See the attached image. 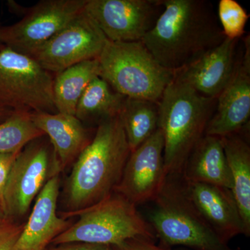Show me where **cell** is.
I'll list each match as a JSON object with an SVG mask.
<instances>
[{
    "label": "cell",
    "mask_w": 250,
    "mask_h": 250,
    "mask_svg": "<svg viewBox=\"0 0 250 250\" xmlns=\"http://www.w3.org/2000/svg\"><path fill=\"white\" fill-rule=\"evenodd\" d=\"M59 174L47 181L36 199L30 216L10 250H47L52 241L71 225L57 213Z\"/></svg>",
    "instance_id": "obj_16"
},
{
    "label": "cell",
    "mask_w": 250,
    "mask_h": 250,
    "mask_svg": "<svg viewBox=\"0 0 250 250\" xmlns=\"http://www.w3.org/2000/svg\"><path fill=\"white\" fill-rule=\"evenodd\" d=\"M182 182L189 200L222 241L228 243L238 235L246 236L231 190L210 184L189 183L183 179Z\"/></svg>",
    "instance_id": "obj_14"
},
{
    "label": "cell",
    "mask_w": 250,
    "mask_h": 250,
    "mask_svg": "<svg viewBox=\"0 0 250 250\" xmlns=\"http://www.w3.org/2000/svg\"><path fill=\"white\" fill-rule=\"evenodd\" d=\"M114 250H171L157 246L154 241L143 238L128 240L119 246H113Z\"/></svg>",
    "instance_id": "obj_27"
},
{
    "label": "cell",
    "mask_w": 250,
    "mask_h": 250,
    "mask_svg": "<svg viewBox=\"0 0 250 250\" xmlns=\"http://www.w3.org/2000/svg\"><path fill=\"white\" fill-rule=\"evenodd\" d=\"M0 27H1V25H0ZM4 46L2 45V44L0 42V49L4 48Z\"/></svg>",
    "instance_id": "obj_32"
},
{
    "label": "cell",
    "mask_w": 250,
    "mask_h": 250,
    "mask_svg": "<svg viewBox=\"0 0 250 250\" xmlns=\"http://www.w3.org/2000/svg\"><path fill=\"white\" fill-rule=\"evenodd\" d=\"M4 218L5 213L4 208H3V206L1 205V202H0V220H2V219Z\"/></svg>",
    "instance_id": "obj_30"
},
{
    "label": "cell",
    "mask_w": 250,
    "mask_h": 250,
    "mask_svg": "<svg viewBox=\"0 0 250 250\" xmlns=\"http://www.w3.org/2000/svg\"><path fill=\"white\" fill-rule=\"evenodd\" d=\"M224 151L232 177L231 189L246 236H250V147L239 134L223 138Z\"/></svg>",
    "instance_id": "obj_19"
},
{
    "label": "cell",
    "mask_w": 250,
    "mask_h": 250,
    "mask_svg": "<svg viewBox=\"0 0 250 250\" xmlns=\"http://www.w3.org/2000/svg\"><path fill=\"white\" fill-rule=\"evenodd\" d=\"M100 77L127 98L158 103L174 73L159 65L142 41H107L98 58Z\"/></svg>",
    "instance_id": "obj_5"
},
{
    "label": "cell",
    "mask_w": 250,
    "mask_h": 250,
    "mask_svg": "<svg viewBox=\"0 0 250 250\" xmlns=\"http://www.w3.org/2000/svg\"><path fill=\"white\" fill-rule=\"evenodd\" d=\"M20 152L0 153V202L2 206L5 187L15 161Z\"/></svg>",
    "instance_id": "obj_26"
},
{
    "label": "cell",
    "mask_w": 250,
    "mask_h": 250,
    "mask_svg": "<svg viewBox=\"0 0 250 250\" xmlns=\"http://www.w3.org/2000/svg\"><path fill=\"white\" fill-rule=\"evenodd\" d=\"M180 176L185 182L210 184L231 190L232 177L223 139L205 135L192 149Z\"/></svg>",
    "instance_id": "obj_18"
},
{
    "label": "cell",
    "mask_w": 250,
    "mask_h": 250,
    "mask_svg": "<svg viewBox=\"0 0 250 250\" xmlns=\"http://www.w3.org/2000/svg\"><path fill=\"white\" fill-rule=\"evenodd\" d=\"M52 73L29 56L0 49V105L17 111L58 113Z\"/></svg>",
    "instance_id": "obj_7"
},
{
    "label": "cell",
    "mask_w": 250,
    "mask_h": 250,
    "mask_svg": "<svg viewBox=\"0 0 250 250\" xmlns=\"http://www.w3.org/2000/svg\"><path fill=\"white\" fill-rule=\"evenodd\" d=\"M30 112L14 111L0 123V153H16L45 136L33 123Z\"/></svg>",
    "instance_id": "obj_23"
},
{
    "label": "cell",
    "mask_w": 250,
    "mask_h": 250,
    "mask_svg": "<svg viewBox=\"0 0 250 250\" xmlns=\"http://www.w3.org/2000/svg\"><path fill=\"white\" fill-rule=\"evenodd\" d=\"M14 112V110L10 109L9 108H6L0 105V123L6 120Z\"/></svg>",
    "instance_id": "obj_29"
},
{
    "label": "cell",
    "mask_w": 250,
    "mask_h": 250,
    "mask_svg": "<svg viewBox=\"0 0 250 250\" xmlns=\"http://www.w3.org/2000/svg\"><path fill=\"white\" fill-rule=\"evenodd\" d=\"M164 10L158 0H87L85 11L108 41H141Z\"/></svg>",
    "instance_id": "obj_11"
},
{
    "label": "cell",
    "mask_w": 250,
    "mask_h": 250,
    "mask_svg": "<svg viewBox=\"0 0 250 250\" xmlns=\"http://www.w3.org/2000/svg\"><path fill=\"white\" fill-rule=\"evenodd\" d=\"M130 154L119 116L99 123L93 139L77 158L67 180V213L85 209L110 196L121 181Z\"/></svg>",
    "instance_id": "obj_2"
},
{
    "label": "cell",
    "mask_w": 250,
    "mask_h": 250,
    "mask_svg": "<svg viewBox=\"0 0 250 250\" xmlns=\"http://www.w3.org/2000/svg\"><path fill=\"white\" fill-rule=\"evenodd\" d=\"M107 41L84 9L30 57L44 70L57 74L79 62L98 59Z\"/></svg>",
    "instance_id": "obj_10"
},
{
    "label": "cell",
    "mask_w": 250,
    "mask_h": 250,
    "mask_svg": "<svg viewBox=\"0 0 250 250\" xmlns=\"http://www.w3.org/2000/svg\"><path fill=\"white\" fill-rule=\"evenodd\" d=\"M34 140L18 154L10 172L3 197L5 217H22L51 177L61 170L48 145Z\"/></svg>",
    "instance_id": "obj_9"
},
{
    "label": "cell",
    "mask_w": 250,
    "mask_h": 250,
    "mask_svg": "<svg viewBox=\"0 0 250 250\" xmlns=\"http://www.w3.org/2000/svg\"><path fill=\"white\" fill-rule=\"evenodd\" d=\"M218 19L225 38L238 40L244 34L249 15L238 1L220 0L218 6Z\"/></svg>",
    "instance_id": "obj_24"
},
{
    "label": "cell",
    "mask_w": 250,
    "mask_h": 250,
    "mask_svg": "<svg viewBox=\"0 0 250 250\" xmlns=\"http://www.w3.org/2000/svg\"><path fill=\"white\" fill-rule=\"evenodd\" d=\"M216 100L197 93L175 77L166 87L158 103L166 176L182 174L192 149L205 135Z\"/></svg>",
    "instance_id": "obj_3"
},
{
    "label": "cell",
    "mask_w": 250,
    "mask_h": 250,
    "mask_svg": "<svg viewBox=\"0 0 250 250\" xmlns=\"http://www.w3.org/2000/svg\"><path fill=\"white\" fill-rule=\"evenodd\" d=\"M164 10L142 42L159 65L175 73L226 38L204 0H162Z\"/></svg>",
    "instance_id": "obj_1"
},
{
    "label": "cell",
    "mask_w": 250,
    "mask_h": 250,
    "mask_svg": "<svg viewBox=\"0 0 250 250\" xmlns=\"http://www.w3.org/2000/svg\"><path fill=\"white\" fill-rule=\"evenodd\" d=\"M79 215L80 219L52 241L55 246L70 243H88L117 246L136 238L155 240L149 224L136 206L113 192L96 205L64 218Z\"/></svg>",
    "instance_id": "obj_6"
},
{
    "label": "cell",
    "mask_w": 250,
    "mask_h": 250,
    "mask_svg": "<svg viewBox=\"0 0 250 250\" xmlns=\"http://www.w3.org/2000/svg\"><path fill=\"white\" fill-rule=\"evenodd\" d=\"M87 0H42L19 22L0 27V42L30 56L84 11Z\"/></svg>",
    "instance_id": "obj_8"
},
{
    "label": "cell",
    "mask_w": 250,
    "mask_h": 250,
    "mask_svg": "<svg viewBox=\"0 0 250 250\" xmlns=\"http://www.w3.org/2000/svg\"><path fill=\"white\" fill-rule=\"evenodd\" d=\"M176 250H192L187 249V248H178V249H177Z\"/></svg>",
    "instance_id": "obj_31"
},
{
    "label": "cell",
    "mask_w": 250,
    "mask_h": 250,
    "mask_svg": "<svg viewBox=\"0 0 250 250\" xmlns=\"http://www.w3.org/2000/svg\"><path fill=\"white\" fill-rule=\"evenodd\" d=\"M54 79V104L59 113L75 116L77 103L94 78L100 76L98 59L87 60L56 74Z\"/></svg>",
    "instance_id": "obj_20"
},
{
    "label": "cell",
    "mask_w": 250,
    "mask_h": 250,
    "mask_svg": "<svg viewBox=\"0 0 250 250\" xmlns=\"http://www.w3.org/2000/svg\"><path fill=\"white\" fill-rule=\"evenodd\" d=\"M164 140L160 129L131 152L114 192L137 205L152 202L165 182Z\"/></svg>",
    "instance_id": "obj_12"
},
{
    "label": "cell",
    "mask_w": 250,
    "mask_h": 250,
    "mask_svg": "<svg viewBox=\"0 0 250 250\" xmlns=\"http://www.w3.org/2000/svg\"><path fill=\"white\" fill-rule=\"evenodd\" d=\"M49 250H114L113 246L88 243H70L58 245Z\"/></svg>",
    "instance_id": "obj_28"
},
{
    "label": "cell",
    "mask_w": 250,
    "mask_h": 250,
    "mask_svg": "<svg viewBox=\"0 0 250 250\" xmlns=\"http://www.w3.org/2000/svg\"><path fill=\"white\" fill-rule=\"evenodd\" d=\"M119 116L131 152L159 129V106L154 102L125 98Z\"/></svg>",
    "instance_id": "obj_22"
},
{
    "label": "cell",
    "mask_w": 250,
    "mask_h": 250,
    "mask_svg": "<svg viewBox=\"0 0 250 250\" xmlns=\"http://www.w3.org/2000/svg\"><path fill=\"white\" fill-rule=\"evenodd\" d=\"M125 97L100 77L94 78L77 103L75 116L81 122L98 121L119 116Z\"/></svg>",
    "instance_id": "obj_21"
},
{
    "label": "cell",
    "mask_w": 250,
    "mask_h": 250,
    "mask_svg": "<svg viewBox=\"0 0 250 250\" xmlns=\"http://www.w3.org/2000/svg\"><path fill=\"white\" fill-rule=\"evenodd\" d=\"M250 41H246V51L241 62L236 65L231 81L218 95L213 116L205 135L228 137L239 134L249 121L250 116Z\"/></svg>",
    "instance_id": "obj_13"
},
{
    "label": "cell",
    "mask_w": 250,
    "mask_h": 250,
    "mask_svg": "<svg viewBox=\"0 0 250 250\" xmlns=\"http://www.w3.org/2000/svg\"><path fill=\"white\" fill-rule=\"evenodd\" d=\"M24 225H18L5 217L0 220V250H10L22 232Z\"/></svg>",
    "instance_id": "obj_25"
},
{
    "label": "cell",
    "mask_w": 250,
    "mask_h": 250,
    "mask_svg": "<svg viewBox=\"0 0 250 250\" xmlns=\"http://www.w3.org/2000/svg\"><path fill=\"white\" fill-rule=\"evenodd\" d=\"M238 41L226 38L220 45L175 72L174 77L204 96L218 98L236 70Z\"/></svg>",
    "instance_id": "obj_15"
},
{
    "label": "cell",
    "mask_w": 250,
    "mask_h": 250,
    "mask_svg": "<svg viewBox=\"0 0 250 250\" xmlns=\"http://www.w3.org/2000/svg\"><path fill=\"white\" fill-rule=\"evenodd\" d=\"M34 125L48 136L61 170L78 157L89 144L88 131L73 115L31 112Z\"/></svg>",
    "instance_id": "obj_17"
},
{
    "label": "cell",
    "mask_w": 250,
    "mask_h": 250,
    "mask_svg": "<svg viewBox=\"0 0 250 250\" xmlns=\"http://www.w3.org/2000/svg\"><path fill=\"white\" fill-rule=\"evenodd\" d=\"M152 202L148 223L159 246L171 250L180 246L192 250H241L233 249L216 233L189 200L178 176H167Z\"/></svg>",
    "instance_id": "obj_4"
}]
</instances>
